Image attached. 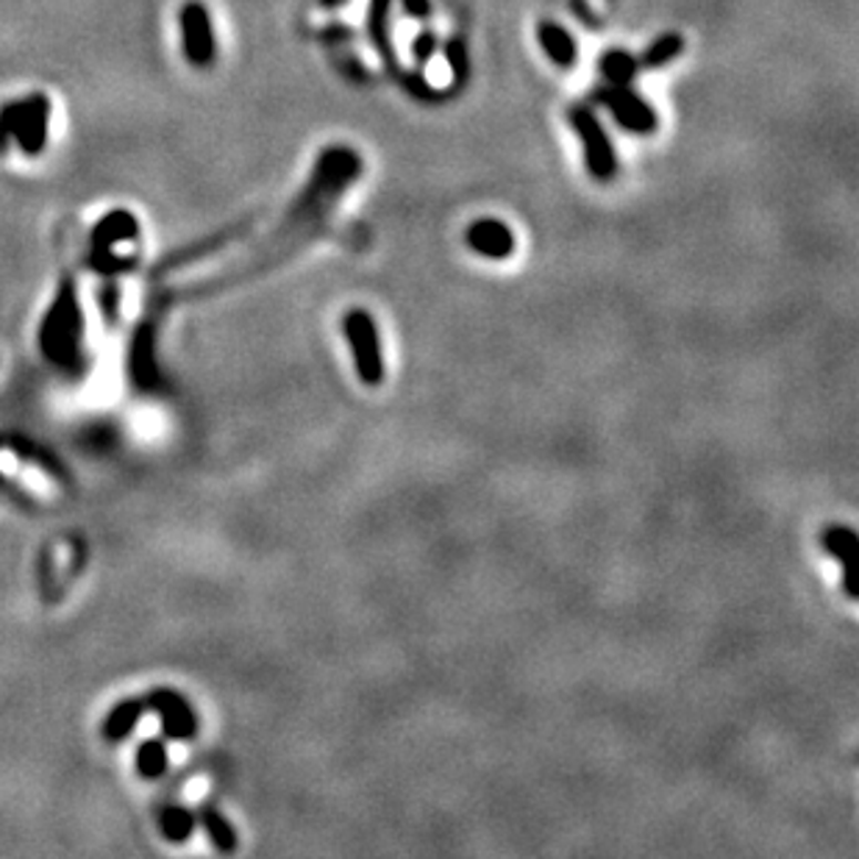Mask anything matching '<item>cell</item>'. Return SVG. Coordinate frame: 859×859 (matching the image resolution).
I'll list each match as a JSON object with an SVG mask.
<instances>
[{
	"label": "cell",
	"instance_id": "30bf717a",
	"mask_svg": "<svg viewBox=\"0 0 859 859\" xmlns=\"http://www.w3.org/2000/svg\"><path fill=\"white\" fill-rule=\"evenodd\" d=\"M820 543H824L826 554L842 565V590H846V595L848 599H857V562H853L859 545L857 532L846 526V523H831L820 534Z\"/></svg>",
	"mask_w": 859,
	"mask_h": 859
},
{
	"label": "cell",
	"instance_id": "52a82bcc",
	"mask_svg": "<svg viewBox=\"0 0 859 859\" xmlns=\"http://www.w3.org/2000/svg\"><path fill=\"white\" fill-rule=\"evenodd\" d=\"M142 704L162 718V729L170 740H193L198 735V715L182 693L170 691V687H156L142 698Z\"/></svg>",
	"mask_w": 859,
	"mask_h": 859
},
{
	"label": "cell",
	"instance_id": "603a6c76",
	"mask_svg": "<svg viewBox=\"0 0 859 859\" xmlns=\"http://www.w3.org/2000/svg\"><path fill=\"white\" fill-rule=\"evenodd\" d=\"M403 79V86H407L409 92H412L415 98H420V101H437V98L442 95L440 90H434V86L426 84V79L420 73H407L401 75Z\"/></svg>",
	"mask_w": 859,
	"mask_h": 859
},
{
	"label": "cell",
	"instance_id": "9c48e42d",
	"mask_svg": "<svg viewBox=\"0 0 859 859\" xmlns=\"http://www.w3.org/2000/svg\"><path fill=\"white\" fill-rule=\"evenodd\" d=\"M464 243L473 254L484 256L490 262H503L514 254V232L503 221L495 217H481L473 221L464 232Z\"/></svg>",
	"mask_w": 859,
	"mask_h": 859
},
{
	"label": "cell",
	"instance_id": "7402d4cb",
	"mask_svg": "<svg viewBox=\"0 0 859 859\" xmlns=\"http://www.w3.org/2000/svg\"><path fill=\"white\" fill-rule=\"evenodd\" d=\"M437 48H440V37H437V31L423 29L418 37H415L412 59L415 64H418V70H423L426 64L437 57Z\"/></svg>",
	"mask_w": 859,
	"mask_h": 859
},
{
	"label": "cell",
	"instance_id": "9a60e30c",
	"mask_svg": "<svg viewBox=\"0 0 859 859\" xmlns=\"http://www.w3.org/2000/svg\"><path fill=\"white\" fill-rule=\"evenodd\" d=\"M599 73L606 84H634L640 73V62L634 53L623 51V48H612L601 57Z\"/></svg>",
	"mask_w": 859,
	"mask_h": 859
},
{
	"label": "cell",
	"instance_id": "6da1fadb",
	"mask_svg": "<svg viewBox=\"0 0 859 859\" xmlns=\"http://www.w3.org/2000/svg\"><path fill=\"white\" fill-rule=\"evenodd\" d=\"M81 339H84V315H81L79 295L73 278L64 276L51 309L45 311L40 326V348L45 359L57 368H79Z\"/></svg>",
	"mask_w": 859,
	"mask_h": 859
},
{
	"label": "cell",
	"instance_id": "d6986e66",
	"mask_svg": "<svg viewBox=\"0 0 859 859\" xmlns=\"http://www.w3.org/2000/svg\"><path fill=\"white\" fill-rule=\"evenodd\" d=\"M3 446H9V448H12V451H18L20 457L25 459V462H34V464H40V468H45L48 473L62 475V479H68V473H64L62 462H59V459L53 457L51 451H45V448H42V446H37V442L25 440V437L18 434V437H9V440H3Z\"/></svg>",
	"mask_w": 859,
	"mask_h": 859
},
{
	"label": "cell",
	"instance_id": "ba28073f",
	"mask_svg": "<svg viewBox=\"0 0 859 859\" xmlns=\"http://www.w3.org/2000/svg\"><path fill=\"white\" fill-rule=\"evenodd\" d=\"M129 376L131 385L140 392H156L162 387V374H158L156 359V326L142 323L131 339L129 351Z\"/></svg>",
	"mask_w": 859,
	"mask_h": 859
},
{
	"label": "cell",
	"instance_id": "ac0fdd59",
	"mask_svg": "<svg viewBox=\"0 0 859 859\" xmlns=\"http://www.w3.org/2000/svg\"><path fill=\"white\" fill-rule=\"evenodd\" d=\"M158 829H162V837L167 842H187L190 835L195 831V815L193 809L187 807H164L162 815H158Z\"/></svg>",
	"mask_w": 859,
	"mask_h": 859
},
{
	"label": "cell",
	"instance_id": "ffe728a7",
	"mask_svg": "<svg viewBox=\"0 0 859 859\" xmlns=\"http://www.w3.org/2000/svg\"><path fill=\"white\" fill-rule=\"evenodd\" d=\"M167 770V748L162 740H145L136 748V774L142 779H158Z\"/></svg>",
	"mask_w": 859,
	"mask_h": 859
},
{
	"label": "cell",
	"instance_id": "2e32d148",
	"mask_svg": "<svg viewBox=\"0 0 859 859\" xmlns=\"http://www.w3.org/2000/svg\"><path fill=\"white\" fill-rule=\"evenodd\" d=\"M201 826H204L206 837H209L212 846L217 848L221 853H234L239 846L237 829L228 824L226 815L221 812L217 807H204L201 809Z\"/></svg>",
	"mask_w": 859,
	"mask_h": 859
},
{
	"label": "cell",
	"instance_id": "8fae6325",
	"mask_svg": "<svg viewBox=\"0 0 859 859\" xmlns=\"http://www.w3.org/2000/svg\"><path fill=\"white\" fill-rule=\"evenodd\" d=\"M392 0H370L368 3V20H365V29H368V40L374 45V51L379 53V59L385 62L387 73L401 75L398 68V53L392 45Z\"/></svg>",
	"mask_w": 859,
	"mask_h": 859
},
{
	"label": "cell",
	"instance_id": "3957f363",
	"mask_svg": "<svg viewBox=\"0 0 859 859\" xmlns=\"http://www.w3.org/2000/svg\"><path fill=\"white\" fill-rule=\"evenodd\" d=\"M567 123L576 131L579 142H582L587 176L599 184H610L617 176V153L610 134L601 125L599 114L587 103H576V106L567 109Z\"/></svg>",
	"mask_w": 859,
	"mask_h": 859
},
{
	"label": "cell",
	"instance_id": "484cf974",
	"mask_svg": "<svg viewBox=\"0 0 859 859\" xmlns=\"http://www.w3.org/2000/svg\"><path fill=\"white\" fill-rule=\"evenodd\" d=\"M101 309L106 311V317L112 320L114 309H117V287H112V284H106V287L101 289Z\"/></svg>",
	"mask_w": 859,
	"mask_h": 859
},
{
	"label": "cell",
	"instance_id": "5bb4252c",
	"mask_svg": "<svg viewBox=\"0 0 859 859\" xmlns=\"http://www.w3.org/2000/svg\"><path fill=\"white\" fill-rule=\"evenodd\" d=\"M142 713H145V704H142V698H125V702L114 704V707L109 709L106 720H103V726H101L103 737H106L109 743L125 740V737L134 732V726L140 724Z\"/></svg>",
	"mask_w": 859,
	"mask_h": 859
},
{
	"label": "cell",
	"instance_id": "83f0119b",
	"mask_svg": "<svg viewBox=\"0 0 859 859\" xmlns=\"http://www.w3.org/2000/svg\"><path fill=\"white\" fill-rule=\"evenodd\" d=\"M348 0H320V7L326 9H339V7H346Z\"/></svg>",
	"mask_w": 859,
	"mask_h": 859
},
{
	"label": "cell",
	"instance_id": "4fadbf2b",
	"mask_svg": "<svg viewBox=\"0 0 859 859\" xmlns=\"http://www.w3.org/2000/svg\"><path fill=\"white\" fill-rule=\"evenodd\" d=\"M538 42L545 57H549V62L556 64L560 70H573L579 64V45L565 25L554 23V20H543L538 25Z\"/></svg>",
	"mask_w": 859,
	"mask_h": 859
},
{
	"label": "cell",
	"instance_id": "277c9868",
	"mask_svg": "<svg viewBox=\"0 0 859 859\" xmlns=\"http://www.w3.org/2000/svg\"><path fill=\"white\" fill-rule=\"evenodd\" d=\"M595 106L606 109L610 117L621 125L626 134L651 136L659 129V114L656 109L632 90V84H604L593 92Z\"/></svg>",
	"mask_w": 859,
	"mask_h": 859
},
{
	"label": "cell",
	"instance_id": "e0dca14e",
	"mask_svg": "<svg viewBox=\"0 0 859 859\" xmlns=\"http://www.w3.org/2000/svg\"><path fill=\"white\" fill-rule=\"evenodd\" d=\"M687 42H684L682 34H662L651 42L648 48L643 51V57L637 59L640 70H659L667 68L671 62H676L678 57L684 53Z\"/></svg>",
	"mask_w": 859,
	"mask_h": 859
},
{
	"label": "cell",
	"instance_id": "8992f818",
	"mask_svg": "<svg viewBox=\"0 0 859 859\" xmlns=\"http://www.w3.org/2000/svg\"><path fill=\"white\" fill-rule=\"evenodd\" d=\"M14 114V142L25 156H40L48 145V123H51V98L45 92L12 101Z\"/></svg>",
	"mask_w": 859,
	"mask_h": 859
},
{
	"label": "cell",
	"instance_id": "7c38bea8",
	"mask_svg": "<svg viewBox=\"0 0 859 859\" xmlns=\"http://www.w3.org/2000/svg\"><path fill=\"white\" fill-rule=\"evenodd\" d=\"M140 237V223L131 215L129 209H114L106 217L98 221V226L92 228L90 239V256L109 254L117 243H134Z\"/></svg>",
	"mask_w": 859,
	"mask_h": 859
},
{
	"label": "cell",
	"instance_id": "7a4b0ae2",
	"mask_svg": "<svg viewBox=\"0 0 859 859\" xmlns=\"http://www.w3.org/2000/svg\"><path fill=\"white\" fill-rule=\"evenodd\" d=\"M342 337L351 348L354 368H357L359 381L365 387H379L385 381V351H381V337L376 317L368 309H348L339 320Z\"/></svg>",
	"mask_w": 859,
	"mask_h": 859
},
{
	"label": "cell",
	"instance_id": "cb8c5ba5",
	"mask_svg": "<svg viewBox=\"0 0 859 859\" xmlns=\"http://www.w3.org/2000/svg\"><path fill=\"white\" fill-rule=\"evenodd\" d=\"M401 9L407 18L420 20V23L431 18V0H401Z\"/></svg>",
	"mask_w": 859,
	"mask_h": 859
},
{
	"label": "cell",
	"instance_id": "d4e9b609",
	"mask_svg": "<svg viewBox=\"0 0 859 859\" xmlns=\"http://www.w3.org/2000/svg\"><path fill=\"white\" fill-rule=\"evenodd\" d=\"M354 37V29H348V25H326V29L320 31V42H328V45H334V42H348Z\"/></svg>",
	"mask_w": 859,
	"mask_h": 859
},
{
	"label": "cell",
	"instance_id": "5b68a950",
	"mask_svg": "<svg viewBox=\"0 0 859 859\" xmlns=\"http://www.w3.org/2000/svg\"><path fill=\"white\" fill-rule=\"evenodd\" d=\"M178 25H182V48L187 62L198 70H209L217 59V40L209 9L201 0H187L178 12Z\"/></svg>",
	"mask_w": 859,
	"mask_h": 859
},
{
	"label": "cell",
	"instance_id": "4316f807",
	"mask_svg": "<svg viewBox=\"0 0 859 859\" xmlns=\"http://www.w3.org/2000/svg\"><path fill=\"white\" fill-rule=\"evenodd\" d=\"M0 490H3V492H7V495H12V498H14V501H20V507H25V503H31V501H29V498H25V495H23V492H20V490H18V487H12V484H9V481H7V479H3V475H0Z\"/></svg>",
	"mask_w": 859,
	"mask_h": 859
},
{
	"label": "cell",
	"instance_id": "44dd1931",
	"mask_svg": "<svg viewBox=\"0 0 859 859\" xmlns=\"http://www.w3.org/2000/svg\"><path fill=\"white\" fill-rule=\"evenodd\" d=\"M446 59L453 75V86L462 90L470 79V53H468V42H464L459 34H453L451 40L446 42Z\"/></svg>",
	"mask_w": 859,
	"mask_h": 859
}]
</instances>
